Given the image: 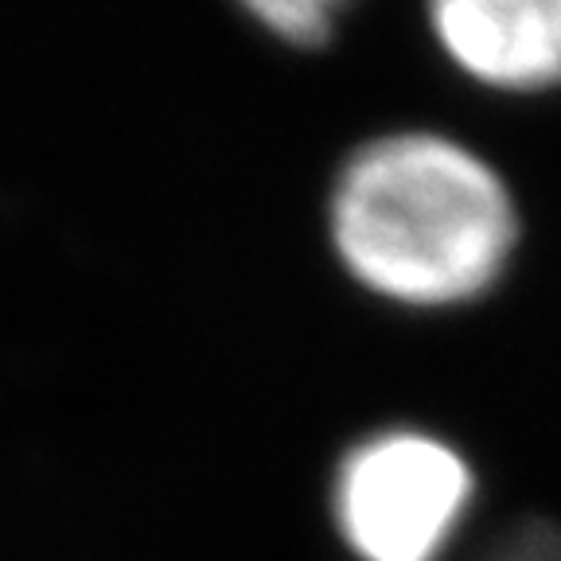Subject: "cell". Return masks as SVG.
Here are the masks:
<instances>
[{"instance_id": "6da1fadb", "label": "cell", "mask_w": 561, "mask_h": 561, "mask_svg": "<svg viewBox=\"0 0 561 561\" xmlns=\"http://www.w3.org/2000/svg\"><path fill=\"white\" fill-rule=\"evenodd\" d=\"M518 219L500 172L437 133H390L343 164L332 238L351 277L410 308H448L500 280Z\"/></svg>"}, {"instance_id": "7a4b0ae2", "label": "cell", "mask_w": 561, "mask_h": 561, "mask_svg": "<svg viewBox=\"0 0 561 561\" xmlns=\"http://www.w3.org/2000/svg\"><path fill=\"white\" fill-rule=\"evenodd\" d=\"M472 507V468L417 430L367 437L335 476L340 535L363 561H437Z\"/></svg>"}, {"instance_id": "3957f363", "label": "cell", "mask_w": 561, "mask_h": 561, "mask_svg": "<svg viewBox=\"0 0 561 561\" xmlns=\"http://www.w3.org/2000/svg\"><path fill=\"white\" fill-rule=\"evenodd\" d=\"M445 55L483 87L561 82V0H445L433 9Z\"/></svg>"}, {"instance_id": "277c9868", "label": "cell", "mask_w": 561, "mask_h": 561, "mask_svg": "<svg viewBox=\"0 0 561 561\" xmlns=\"http://www.w3.org/2000/svg\"><path fill=\"white\" fill-rule=\"evenodd\" d=\"M254 16L289 44L316 47L324 44L328 32H332L335 4H324V0H265V4H254Z\"/></svg>"}, {"instance_id": "5b68a950", "label": "cell", "mask_w": 561, "mask_h": 561, "mask_svg": "<svg viewBox=\"0 0 561 561\" xmlns=\"http://www.w3.org/2000/svg\"><path fill=\"white\" fill-rule=\"evenodd\" d=\"M483 561H561V526L523 523L491 546Z\"/></svg>"}]
</instances>
